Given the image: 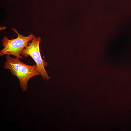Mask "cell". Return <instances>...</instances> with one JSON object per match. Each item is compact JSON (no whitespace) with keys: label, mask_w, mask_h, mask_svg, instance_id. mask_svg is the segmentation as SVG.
<instances>
[{"label":"cell","mask_w":131,"mask_h":131,"mask_svg":"<svg viewBox=\"0 0 131 131\" xmlns=\"http://www.w3.org/2000/svg\"><path fill=\"white\" fill-rule=\"evenodd\" d=\"M6 60L4 68L9 69L12 75L16 76L19 81V86L24 91H26L28 81L32 77L40 75L36 64L32 66L25 64L21 61L19 57L12 58L6 55Z\"/></svg>","instance_id":"cell-1"},{"label":"cell","mask_w":131,"mask_h":131,"mask_svg":"<svg viewBox=\"0 0 131 131\" xmlns=\"http://www.w3.org/2000/svg\"><path fill=\"white\" fill-rule=\"evenodd\" d=\"M12 29L17 34V37L11 40L6 36L3 37L1 40L3 48L0 50V56L11 55L22 59L23 57L21 56L22 50L35 37L32 33L28 36H25L18 33L15 29Z\"/></svg>","instance_id":"cell-2"},{"label":"cell","mask_w":131,"mask_h":131,"mask_svg":"<svg viewBox=\"0 0 131 131\" xmlns=\"http://www.w3.org/2000/svg\"><path fill=\"white\" fill-rule=\"evenodd\" d=\"M41 40L40 37H35L23 49L21 55L25 57L30 56L35 62L37 70L42 78L48 81L50 77L45 68L48 64L42 59L40 51L39 44Z\"/></svg>","instance_id":"cell-3"}]
</instances>
